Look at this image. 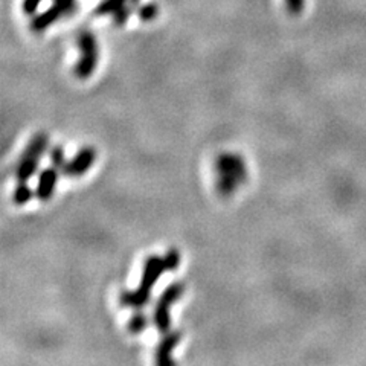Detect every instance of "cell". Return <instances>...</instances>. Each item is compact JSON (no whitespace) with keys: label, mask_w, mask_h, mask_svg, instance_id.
<instances>
[{"label":"cell","mask_w":366,"mask_h":366,"mask_svg":"<svg viewBox=\"0 0 366 366\" xmlns=\"http://www.w3.org/2000/svg\"><path fill=\"white\" fill-rule=\"evenodd\" d=\"M166 272V266L164 257L152 255L148 257L144 262V270L142 276H140V283L138 288L130 290V292H124L121 295V305L128 307V308H142L145 307L150 299H152L153 288L156 283Z\"/></svg>","instance_id":"6da1fadb"},{"label":"cell","mask_w":366,"mask_h":366,"mask_svg":"<svg viewBox=\"0 0 366 366\" xmlns=\"http://www.w3.org/2000/svg\"><path fill=\"white\" fill-rule=\"evenodd\" d=\"M215 188L223 197H229L248 181V166L236 153H223L215 162Z\"/></svg>","instance_id":"7a4b0ae2"},{"label":"cell","mask_w":366,"mask_h":366,"mask_svg":"<svg viewBox=\"0 0 366 366\" xmlns=\"http://www.w3.org/2000/svg\"><path fill=\"white\" fill-rule=\"evenodd\" d=\"M48 144L49 139L46 136V133H37L32 136L30 142H28V145L25 147V152L20 156V161H18L14 170V177L18 183L30 182L35 176L37 170H39L42 157L46 152V148H48Z\"/></svg>","instance_id":"3957f363"},{"label":"cell","mask_w":366,"mask_h":366,"mask_svg":"<svg viewBox=\"0 0 366 366\" xmlns=\"http://www.w3.org/2000/svg\"><path fill=\"white\" fill-rule=\"evenodd\" d=\"M183 292L185 287L182 283H173L164 290L161 296H159L153 312V322L156 330L161 334H165L171 330L170 310L182 298Z\"/></svg>","instance_id":"277c9868"},{"label":"cell","mask_w":366,"mask_h":366,"mask_svg":"<svg viewBox=\"0 0 366 366\" xmlns=\"http://www.w3.org/2000/svg\"><path fill=\"white\" fill-rule=\"evenodd\" d=\"M78 46H80V60L75 66V75L80 80H87L92 77V73L95 72L98 64V43L95 35L90 31H84L78 37Z\"/></svg>","instance_id":"5b68a950"},{"label":"cell","mask_w":366,"mask_h":366,"mask_svg":"<svg viewBox=\"0 0 366 366\" xmlns=\"http://www.w3.org/2000/svg\"><path fill=\"white\" fill-rule=\"evenodd\" d=\"M95 159H97L95 150L92 147H84L71 159V161L66 162L63 173L68 177H81L90 170L93 162H95Z\"/></svg>","instance_id":"8992f818"},{"label":"cell","mask_w":366,"mask_h":366,"mask_svg":"<svg viewBox=\"0 0 366 366\" xmlns=\"http://www.w3.org/2000/svg\"><path fill=\"white\" fill-rule=\"evenodd\" d=\"M59 182V170L55 166H48L40 173L39 182L35 186V197L40 202H48L52 199Z\"/></svg>","instance_id":"52a82bcc"},{"label":"cell","mask_w":366,"mask_h":366,"mask_svg":"<svg viewBox=\"0 0 366 366\" xmlns=\"http://www.w3.org/2000/svg\"><path fill=\"white\" fill-rule=\"evenodd\" d=\"M182 339L181 331H173L170 330L168 333L164 334L162 341L159 342L157 348H156V355L154 360L159 365H174V359H173V351L176 350V346L179 345Z\"/></svg>","instance_id":"ba28073f"},{"label":"cell","mask_w":366,"mask_h":366,"mask_svg":"<svg viewBox=\"0 0 366 366\" xmlns=\"http://www.w3.org/2000/svg\"><path fill=\"white\" fill-rule=\"evenodd\" d=\"M64 16H69L68 11H66V9L60 4L55 2L49 9H46L44 13H42L40 16H37L34 18L32 23H31L32 31L34 32H42V31L46 30V28H49L52 23L60 20V18L64 17Z\"/></svg>","instance_id":"9c48e42d"},{"label":"cell","mask_w":366,"mask_h":366,"mask_svg":"<svg viewBox=\"0 0 366 366\" xmlns=\"http://www.w3.org/2000/svg\"><path fill=\"white\" fill-rule=\"evenodd\" d=\"M32 197H35V190L32 191L30 185H28V182H22L17 185V188L13 193V202L17 206H23L30 202Z\"/></svg>","instance_id":"30bf717a"},{"label":"cell","mask_w":366,"mask_h":366,"mask_svg":"<svg viewBox=\"0 0 366 366\" xmlns=\"http://www.w3.org/2000/svg\"><path fill=\"white\" fill-rule=\"evenodd\" d=\"M127 2H130V0H104V2H101L97 6L95 14L97 16H109V14L114 16L118 9L127 6Z\"/></svg>","instance_id":"8fae6325"},{"label":"cell","mask_w":366,"mask_h":366,"mask_svg":"<svg viewBox=\"0 0 366 366\" xmlns=\"http://www.w3.org/2000/svg\"><path fill=\"white\" fill-rule=\"evenodd\" d=\"M147 327H148V317L140 312H136V313H133V316L130 317V321H128V331L131 333V334H140V333H144L145 330H147Z\"/></svg>","instance_id":"7c38bea8"},{"label":"cell","mask_w":366,"mask_h":366,"mask_svg":"<svg viewBox=\"0 0 366 366\" xmlns=\"http://www.w3.org/2000/svg\"><path fill=\"white\" fill-rule=\"evenodd\" d=\"M51 162H52V166L57 168V170H61L66 165V154H64V150L61 145H55L51 148Z\"/></svg>","instance_id":"4fadbf2b"},{"label":"cell","mask_w":366,"mask_h":366,"mask_svg":"<svg viewBox=\"0 0 366 366\" xmlns=\"http://www.w3.org/2000/svg\"><path fill=\"white\" fill-rule=\"evenodd\" d=\"M164 261L166 266V272H174L181 264V253L177 249H170L166 250V253L164 255Z\"/></svg>","instance_id":"5bb4252c"},{"label":"cell","mask_w":366,"mask_h":366,"mask_svg":"<svg viewBox=\"0 0 366 366\" xmlns=\"http://www.w3.org/2000/svg\"><path fill=\"white\" fill-rule=\"evenodd\" d=\"M139 17L140 20L148 22V20H153V18L157 16V6L154 4H147L142 8H139Z\"/></svg>","instance_id":"9a60e30c"},{"label":"cell","mask_w":366,"mask_h":366,"mask_svg":"<svg viewBox=\"0 0 366 366\" xmlns=\"http://www.w3.org/2000/svg\"><path fill=\"white\" fill-rule=\"evenodd\" d=\"M288 13L292 16H299L304 9V0H286Z\"/></svg>","instance_id":"2e32d148"},{"label":"cell","mask_w":366,"mask_h":366,"mask_svg":"<svg viewBox=\"0 0 366 366\" xmlns=\"http://www.w3.org/2000/svg\"><path fill=\"white\" fill-rule=\"evenodd\" d=\"M40 4H42V0H23L22 8H23V11H25L26 14L32 16V14H35L37 8H39Z\"/></svg>","instance_id":"e0dca14e"}]
</instances>
